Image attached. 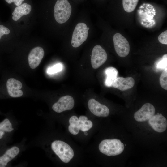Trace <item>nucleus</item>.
Listing matches in <instances>:
<instances>
[{
	"label": "nucleus",
	"instance_id": "obj_11",
	"mask_svg": "<svg viewBox=\"0 0 167 167\" xmlns=\"http://www.w3.org/2000/svg\"><path fill=\"white\" fill-rule=\"evenodd\" d=\"M44 54L43 49L40 47L33 48L30 52L28 57L29 66L32 69H35L39 65Z\"/></svg>",
	"mask_w": 167,
	"mask_h": 167
},
{
	"label": "nucleus",
	"instance_id": "obj_2",
	"mask_svg": "<svg viewBox=\"0 0 167 167\" xmlns=\"http://www.w3.org/2000/svg\"><path fill=\"white\" fill-rule=\"evenodd\" d=\"M125 148L123 143L119 139H105L99 145L100 151L108 156L119 155L122 153Z\"/></svg>",
	"mask_w": 167,
	"mask_h": 167
},
{
	"label": "nucleus",
	"instance_id": "obj_16",
	"mask_svg": "<svg viewBox=\"0 0 167 167\" xmlns=\"http://www.w3.org/2000/svg\"><path fill=\"white\" fill-rule=\"evenodd\" d=\"M14 129L10 120L6 118L0 122V140L2 139L4 136L11 132Z\"/></svg>",
	"mask_w": 167,
	"mask_h": 167
},
{
	"label": "nucleus",
	"instance_id": "obj_10",
	"mask_svg": "<svg viewBox=\"0 0 167 167\" xmlns=\"http://www.w3.org/2000/svg\"><path fill=\"white\" fill-rule=\"evenodd\" d=\"M6 88L9 95L14 98L21 96L23 91L20 90L22 87L21 83L13 78L9 79L6 83Z\"/></svg>",
	"mask_w": 167,
	"mask_h": 167
},
{
	"label": "nucleus",
	"instance_id": "obj_21",
	"mask_svg": "<svg viewBox=\"0 0 167 167\" xmlns=\"http://www.w3.org/2000/svg\"><path fill=\"white\" fill-rule=\"evenodd\" d=\"M62 66L61 63H58L53 67L48 68L47 72L49 74H53L60 71L62 69Z\"/></svg>",
	"mask_w": 167,
	"mask_h": 167
},
{
	"label": "nucleus",
	"instance_id": "obj_4",
	"mask_svg": "<svg viewBox=\"0 0 167 167\" xmlns=\"http://www.w3.org/2000/svg\"><path fill=\"white\" fill-rule=\"evenodd\" d=\"M71 12V6L67 0L57 1L54 7V15L58 23L63 24L66 22L70 18Z\"/></svg>",
	"mask_w": 167,
	"mask_h": 167
},
{
	"label": "nucleus",
	"instance_id": "obj_8",
	"mask_svg": "<svg viewBox=\"0 0 167 167\" xmlns=\"http://www.w3.org/2000/svg\"><path fill=\"white\" fill-rule=\"evenodd\" d=\"M74 105V100L72 96L66 95L60 98L58 101L52 106L54 111L60 113L66 110L71 109Z\"/></svg>",
	"mask_w": 167,
	"mask_h": 167
},
{
	"label": "nucleus",
	"instance_id": "obj_25",
	"mask_svg": "<svg viewBox=\"0 0 167 167\" xmlns=\"http://www.w3.org/2000/svg\"><path fill=\"white\" fill-rule=\"evenodd\" d=\"M8 3L11 4L14 2L15 5L19 6L21 5L24 0H5Z\"/></svg>",
	"mask_w": 167,
	"mask_h": 167
},
{
	"label": "nucleus",
	"instance_id": "obj_3",
	"mask_svg": "<svg viewBox=\"0 0 167 167\" xmlns=\"http://www.w3.org/2000/svg\"><path fill=\"white\" fill-rule=\"evenodd\" d=\"M52 150L61 160L68 163L74 156L73 150L68 144L61 140H56L51 144Z\"/></svg>",
	"mask_w": 167,
	"mask_h": 167
},
{
	"label": "nucleus",
	"instance_id": "obj_27",
	"mask_svg": "<svg viewBox=\"0 0 167 167\" xmlns=\"http://www.w3.org/2000/svg\"><path fill=\"white\" fill-rule=\"evenodd\" d=\"M84 134L86 135H87V133H84Z\"/></svg>",
	"mask_w": 167,
	"mask_h": 167
},
{
	"label": "nucleus",
	"instance_id": "obj_22",
	"mask_svg": "<svg viewBox=\"0 0 167 167\" xmlns=\"http://www.w3.org/2000/svg\"><path fill=\"white\" fill-rule=\"evenodd\" d=\"M92 122L89 120H87L84 123L79 125L80 130L83 132H86L90 130L92 126Z\"/></svg>",
	"mask_w": 167,
	"mask_h": 167
},
{
	"label": "nucleus",
	"instance_id": "obj_17",
	"mask_svg": "<svg viewBox=\"0 0 167 167\" xmlns=\"http://www.w3.org/2000/svg\"><path fill=\"white\" fill-rule=\"evenodd\" d=\"M69 122L68 130L70 132L74 135L78 134L80 130L79 118L75 116H73L70 118Z\"/></svg>",
	"mask_w": 167,
	"mask_h": 167
},
{
	"label": "nucleus",
	"instance_id": "obj_20",
	"mask_svg": "<svg viewBox=\"0 0 167 167\" xmlns=\"http://www.w3.org/2000/svg\"><path fill=\"white\" fill-rule=\"evenodd\" d=\"M167 54H165L162 58L160 59L156 63V66L157 69H164L167 68Z\"/></svg>",
	"mask_w": 167,
	"mask_h": 167
},
{
	"label": "nucleus",
	"instance_id": "obj_7",
	"mask_svg": "<svg viewBox=\"0 0 167 167\" xmlns=\"http://www.w3.org/2000/svg\"><path fill=\"white\" fill-rule=\"evenodd\" d=\"M107 58V54L104 49L100 45L95 46L92 49L91 57L92 68L97 69L105 63Z\"/></svg>",
	"mask_w": 167,
	"mask_h": 167
},
{
	"label": "nucleus",
	"instance_id": "obj_24",
	"mask_svg": "<svg viewBox=\"0 0 167 167\" xmlns=\"http://www.w3.org/2000/svg\"><path fill=\"white\" fill-rule=\"evenodd\" d=\"M10 30L4 26L0 25V39L4 35H7L10 33Z\"/></svg>",
	"mask_w": 167,
	"mask_h": 167
},
{
	"label": "nucleus",
	"instance_id": "obj_12",
	"mask_svg": "<svg viewBox=\"0 0 167 167\" xmlns=\"http://www.w3.org/2000/svg\"><path fill=\"white\" fill-rule=\"evenodd\" d=\"M20 152L19 148L16 146L7 149L0 156V167H6L8 163L17 156Z\"/></svg>",
	"mask_w": 167,
	"mask_h": 167
},
{
	"label": "nucleus",
	"instance_id": "obj_19",
	"mask_svg": "<svg viewBox=\"0 0 167 167\" xmlns=\"http://www.w3.org/2000/svg\"><path fill=\"white\" fill-rule=\"evenodd\" d=\"M160 83L162 88L165 90H167V68L164 69L160 75Z\"/></svg>",
	"mask_w": 167,
	"mask_h": 167
},
{
	"label": "nucleus",
	"instance_id": "obj_13",
	"mask_svg": "<svg viewBox=\"0 0 167 167\" xmlns=\"http://www.w3.org/2000/svg\"><path fill=\"white\" fill-rule=\"evenodd\" d=\"M135 83V80L131 77H118L114 80L112 86L121 91H125L132 88Z\"/></svg>",
	"mask_w": 167,
	"mask_h": 167
},
{
	"label": "nucleus",
	"instance_id": "obj_18",
	"mask_svg": "<svg viewBox=\"0 0 167 167\" xmlns=\"http://www.w3.org/2000/svg\"><path fill=\"white\" fill-rule=\"evenodd\" d=\"M139 0H122V5L124 10L130 13L135 8Z\"/></svg>",
	"mask_w": 167,
	"mask_h": 167
},
{
	"label": "nucleus",
	"instance_id": "obj_5",
	"mask_svg": "<svg viewBox=\"0 0 167 167\" xmlns=\"http://www.w3.org/2000/svg\"><path fill=\"white\" fill-rule=\"evenodd\" d=\"M89 28L84 23H79L75 26L73 32L71 44L75 48L79 46L87 40Z\"/></svg>",
	"mask_w": 167,
	"mask_h": 167
},
{
	"label": "nucleus",
	"instance_id": "obj_14",
	"mask_svg": "<svg viewBox=\"0 0 167 167\" xmlns=\"http://www.w3.org/2000/svg\"><path fill=\"white\" fill-rule=\"evenodd\" d=\"M31 10V6L27 3H24L16 7L12 13L13 19L18 20L21 17L24 15L29 14Z\"/></svg>",
	"mask_w": 167,
	"mask_h": 167
},
{
	"label": "nucleus",
	"instance_id": "obj_1",
	"mask_svg": "<svg viewBox=\"0 0 167 167\" xmlns=\"http://www.w3.org/2000/svg\"><path fill=\"white\" fill-rule=\"evenodd\" d=\"M156 111L153 105L146 103L135 113L134 118L137 122L148 126L157 133H161L166 130L167 120L161 113H156Z\"/></svg>",
	"mask_w": 167,
	"mask_h": 167
},
{
	"label": "nucleus",
	"instance_id": "obj_9",
	"mask_svg": "<svg viewBox=\"0 0 167 167\" xmlns=\"http://www.w3.org/2000/svg\"><path fill=\"white\" fill-rule=\"evenodd\" d=\"M88 108L95 115L98 117H106L110 113L109 109L94 99H90L88 102Z\"/></svg>",
	"mask_w": 167,
	"mask_h": 167
},
{
	"label": "nucleus",
	"instance_id": "obj_15",
	"mask_svg": "<svg viewBox=\"0 0 167 167\" xmlns=\"http://www.w3.org/2000/svg\"><path fill=\"white\" fill-rule=\"evenodd\" d=\"M105 74L106 75L105 81V84L107 87L113 86V83L114 80L118 77V71L117 70L113 67H109L104 70Z\"/></svg>",
	"mask_w": 167,
	"mask_h": 167
},
{
	"label": "nucleus",
	"instance_id": "obj_26",
	"mask_svg": "<svg viewBox=\"0 0 167 167\" xmlns=\"http://www.w3.org/2000/svg\"><path fill=\"white\" fill-rule=\"evenodd\" d=\"M79 120L80 123L82 124L84 123L87 120H88V118L87 117L84 116H81L79 118Z\"/></svg>",
	"mask_w": 167,
	"mask_h": 167
},
{
	"label": "nucleus",
	"instance_id": "obj_23",
	"mask_svg": "<svg viewBox=\"0 0 167 167\" xmlns=\"http://www.w3.org/2000/svg\"><path fill=\"white\" fill-rule=\"evenodd\" d=\"M159 41L161 44H167V31L166 30L161 33L158 37Z\"/></svg>",
	"mask_w": 167,
	"mask_h": 167
},
{
	"label": "nucleus",
	"instance_id": "obj_6",
	"mask_svg": "<svg viewBox=\"0 0 167 167\" xmlns=\"http://www.w3.org/2000/svg\"><path fill=\"white\" fill-rule=\"evenodd\" d=\"M113 42L116 52L119 56L124 57L128 54L130 50L129 44L122 35L119 33L115 34Z\"/></svg>",
	"mask_w": 167,
	"mask_h": 167
}]
</instances>
